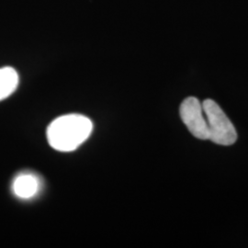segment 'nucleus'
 I'll return each instance as SVG.
<instances>
[{"label":"nucleus","instance_id":"20e7f679","mask_svg":"<svg viewBox=\"0 0 248 248\" xmlns=\"http://www.w3.org/2000/svg\"><path fill=\"white\" fill-rule=\"evenodd\" d=\"M40 189V181L31 173H22L15 177L12 183L14 194L21 200H30L35 197Z\"/></svg>","mask_w":248,"mask_h":248},{"label":"nucleus","instance_id":"f257e3e1","mask_svg":"<svg viewBox=\"0 0 248 248\" xmlns=\"http://www.w3.org/2000/svg\"><path fill=\"white\" fill-rule=\"evenodd\" d=\"M93 124L88 117L81 114H67L53 120L47 128V140L54 150H77L89 139Z\"/></svg>","mask_w":248,"mask_h":248},{"label":"nucleus","instance_id":"7ed1b4c3","mask_svg":"<svg viewBox=\"0 0 248 248\" xmlns=\"http://www.w3.org/2000/svg\"><path fill=\"white\" fill-rule=\"evenodd\" d=\"M182 122L190 133L200 140H209V128L203 116V108L195 97L185 98L179 108Z\"/></svg>","mask_w":248,"mask_h":248},{"label":"nucleus","instance_id":"39448f33","mask_svg":"<svg viewBox=\"0 0 248 248\" xmlns=\"http://www.w3.org/2000/svg\"><path fill=\"white\" fill-rule=\"evenodd\" d=\"M19 82L17 71L12 67L0 68V101L9 98L17 89Z\"/></svg>","mask_w":248,"mask_h":248},{"label":"nucleus","instance_id":"f03ea898","mask_svg":"<svg viewBox=\"0 0 248 248\" xmlns=\"http://www.w3.org/2000/svg\"><path fill=\"white\" fill-rule=\"evenodd\" d=\"M209 128V140L220 145H232L237 140L236 130L222 108L211 98L202 103Z\"/></svg>","mask_w":248,"mask_h":248}]
</instances>
